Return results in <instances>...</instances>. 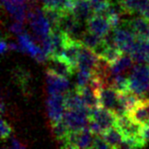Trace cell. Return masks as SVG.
<instances>
[{"label":"cell","mask_w":149,"mask_h":149,"mask_svg":"<svg viewBox=\"0 0 149 149\" xmlns=\"http://www.w3.org/2000/svg\"><path fill=\"white\" fill-rule=\"evenodd\" d=\"M130 91L141 96H146L149 91V65L138 63L129 74Z\"/></svg>","instance_id":"cell-1"},{"label":"cell","mask_w":149,"mask_h":149,"mask_svg":"<svg viewBox=\"0 0 149 149\" xmlns=\"http://www.w3.org/2000/svg\"><path fill=\"white\" fill-rule=\"evenodd\" d=\"M62 120L67 124L70 130H80L88 127L90 109L85 106L77 109H65Z\"/></svg>","instance_id":"cell-2"},{"label":"cell","mask_w":149,"mask_h":149,"mask_svg":"<svg viewBox=\"0 0 149 149\" xmlns=\"http://www.w3.org/2000/svg\"><path fill=\"white\" fill-rule=\"evenodd\" d=\"M112 32L117 46L124 53L130 55L137 40L135 34L125 25H124V26H117L116 29H113Z\"/></svg>","instance_id":"cell-3"},{"label":"cell","mask_w":149,"mask_h":149,"mask_svg":"<svg viewBox=\"0 0 149 149\" xmlns=\"http://www.w3.org/2000/svg\"><path fill=\"white\" fill-rule=\"evenodd\" d=\"M46 109L51 124L62 120L65 111L64 95L62 93L49 95L46 100Z\"/></svg>","instance_id":"cell-4"},{"label":"cell","mask_w":149,"mask_h":149,"mask_svg":"<svg viewBox=\"0 0 149 149\" xmlns=\"http://www.w3.org/2000/svg\"><path fill=\"white\" fill-rule=\"evenodd\" d=\"M82 46H83V44H82L80 40L69 36L67 41H66L63 53H62L61 56L77 70L78 65V58H79V54Z\"/></svg>","instance_id":"cell-5"},{"label":"cell","mask_w":149,"mask_h":149,"mask_svg":"<svg viewBox=\"0 0 149 149\" xmlns=\"http://www.w3.org/2000/svg\"><path fill=\"white\" fill-rule=\"evenodd\" d=\"M46 85H47L48 95H58L67 92L70 83L67 77H60L46 69Z\"/></svg>","instance_id":"cell-6"},{"label":"cell","mask_w":149,"mask_h":149,"mask_svg":"<svg viewBox=\"0 0 149 149\" xmlns=\"http://www.w3.org/2000/svg\"><path fill=\"white\" fill-rule=\"evenodd\" d=\"M47 69L60 77H69L77 71L69 62L62 57L50 56L47 60Z\"/></svg>","instance_id":"cell-7"},{"label":"cell","mask_w":149,"mask_h":149,"mask_svg":"<svg viewBox=\"0 0 149 149\" xmlns=\"http://www.w3.org/2000/svg\"><path fill=\"white\" fill-rule=\"evenodd\" d=\"M90 119L99 123L106 130L115 125L116 115L111 109L97 106L95 108L90 109Z\"/></svg>","instance_id":"cell-8"},{"label":"cell","mask_w":149,"mask_h":149,"mask_svg":"<svg viewBox=\"0 0 149 149\" xmlns=\"http://www.w3.org/2000/svg\"><path fill=\"white\" fill-rule=\"evenodd\" d=\"M86 23H87L88 30L99 35L101 37H105L106 35L111 32V24H109L108 18L102 14L93 13Z\"/></svg>","instance_id":"cell-9"},{"label":"cell","mask_w":149,"mask_h":149,"mask_svg":"<svg viewBox=\"0 0 149 149\" xmlns=\"http://www.w3.org/2000/svg\"><path fill=\"white\" fill-rule=\"evenodd\" d=\"M125 25L133 33L137 39L143 41H149V19L146 17H137L125 22Z\"/></svg>","instance_id":"cell-10"},{"label":"cell","mask_w":149,"mask_h":149,"mask_svg":"<svg viewBox=\"0 0 149 149\" xmlns=\"http://www.w3.org/2000/svg\"><path fill=\"white\" fill-rule=\"evenodd\" d=\"M58 29L74 39L82 34L80 33V21L73 13L62 14Z\"/></svg>","instance_id":"cell-11"},{"label":"cell","mask_w":149,"mask_h":149,"mask_svg":"<svg viewBox=\"0 0 149 149\" xmlns=\"http://www.w3.org/2000/svg\"><path fill=\"white\" fill-rule=\"evenodd\" d=\"M99 106L112 111L119 100V93L111 86H102L98 92Z\"/></svg>","instance_id":"cell-12"},{"label":"cell","mask_w":149,"mask_h":149,"mask_svg":"<svg viewBox=\"0 0 149 149\" xmlns=\"http://www.w3.org/2000/svg\"><path fill=\"white\" fill-rule=\"evenodd\" d=\"M99 57L93 52V50L90 49L83 45L80 50L79 58H78V69H89L93 71L98 63Z\"/></svg>","instance_id":"cell-13"},{"label":"cell","mask_w":149,"mask_h":149,"mask_svg":"<svg viewBox=\"0 0 149 149\" xmlns=\"http://www.w3.org/2000/svg\"><path fill=\"white\" fill-rule=\"evenodd\" d=\"M73 13L80 22H87L88 19L93 14L91 0H76Z\"/></svg>","instance_id":"cell-14"},{"label":"cell","mask_w":149,"mask_h":149,"mask_svg":"<svg viewBox=\"0 0 149 149\" xmlns=\"http://www.w3.org/2000/svg\"><path fill=\"white\" fill-rule=\"evenodd\" d=\"M149 5V0H120L119 6L122 13L133 14L135 13H142Z\"/></svg>","instance_id":"cell-15"},{"label":"cell","mask_w":149,"mask_h":149,"mask_svg":"<svg viewBox=\"0 0 149 149\" xmlns=\"http://www.w3.org/2000/svg\"><path fill=\"white\" fill-rule=\"evenodd\" d=\"M102 137L108 143L111 148H119L124 141V134L115 125L106 129L102 134Z\"/></svg>","instance_id":"cell-16"},{"label":"cell","mask_w":149,"mask_h":149,"mask_svg":"<svg viewBox=\"0 0 149 149\" xmlns=\"http://www.w3.org/2000/svg\"><path fill=\"white\" fill-rule=\"evenodd\" d=\"M64 105L65 109H77L85 107L82 97L77 88L68 90L64 93Z\"/></svg>","instance_id":"cell-17"},{"label":"cell","mask_w":149,"mask_h":149,"mask_svg":"<svg viewBox=\"0 0 149 149\" xmlns=\"http://www.w3.org/2000/svg\"><path fill=\"white\" fill-rule=\"evenodd\" d=\"M133 58L129 54L124 53L114 63L111 64V72L112 74H119L125 71H127L129 68L132 67Z\"/></svg>","instance_id":"cell-18"},{"label":"cell","mask_w":149,"mask_h":149,"mask_svg":"<svg viewBox=\"0 0 149 149\" xmlns=\"http://www.w3.org/2000/svg\"><path fill=\"white\" fill-rule=\"evenodd\" d=\"M147 42L143 41L140 39H137L134 48H133L130 56L132 57L133 61L137 63H143L146 62L147 58Z\"/></svg>","instance_id":"cell-19"},{"label":"cell","mask_w":149,"mask_h":149,"mask_svg":"<svg viewBox=\"0 0 149 149\" xmlns=\"http://www.w3.org/2000/svg\"><path fill=\"white\" fill-rule=\"evenodd\" d=\"M148 100L149 98L144 99L142 103L139 104L135 109H133L128 114L133 120L140 123L141 125H144L149 121V112L147 111V107H146V103Z\"/></svg>","instance_id":"cell-20"},{"label":"cell","mask_w":149,"mask_h":149,"mask_svg":"<svg viewBox=\"0 0 149 149\" xmlns=\"http://www.w3.org/2000/svg\"><path fill=\"white\" fill-rule=\"evenodd\" d=\"M79 40L82 42V44H83L86 47H88L92 50H95L97 46L100 45L102 42H103L104 37H101L99 35H97L87 29L85 32H83L80 35Z\"/></svg>","instance_id":"cell-21"},{"label":"cell","mask_w":149,"mask_h":149,"mask_svg":"<svg viewBox=\"0 0 149 149\" xmlns=\"http://www.w3.org/2000/svg\"><path fill=\"white\" fill-rule=\"evenodd\" d=\"M95 135L90 130L89 127L77 130V148H93Z\"/></svg>","instance_id":"cell-22"},{"label":"cell","mask_w":149,"mask_h":149,"mask_svg":"<svg viewBox=\"0 0 149 149\" xmlns=\"http://www.w3.org/2000/svg\"><path fill=\"white\" fill-rule=\"evenodd\" d=\"M124 52L121 50L118 46H107L102 52V54L99 56V58H103L109 64H112L122 56Z\"/></svg>","instance_id":"cell-23"},{"label":"cell","mask_w":149,"mask_h":149,"mask_svg":"<svg viewBox=\"0 0 149 149\" xmlns=\"http://www.w3.org/2000/svg\"><path fill=\"white\" fill-rule=\"evenodd\" d=\"M42 11L45 18L47 19L49 25L51 26V29H58L60 26V22L62 14L60 10H55V9H50V8H42Z\"/></svg>","instance_id":"cell-24"},{"label":"cell","mask_w":149,"mask_h":149,"mask_svg":"<svg viewBox=\"0 0 149 149\" xmlns=\"http://www.w3.org/2000/svg\"><path fill=\"white\" fill-rule=\"evenodd\" d=\"M51 128H52V133L58 142L65 139L67 137L68 133L70 132V128L63 120H61L58 122L51 124Z\"/></svg>","instance_id":"cell-25"},{"label":"cell","mask_w":149,"mask_h":149,"mask_svg":"<svg viewBox=\"0 0 149 149\" xmlns=\"http://www.w3.org/2000/svg\"><path fill=\"white\" fill-rule=\"evenodd\" d=\"M112 87L120 93H127L128 91H130L129 77H127L122 74H114Z\"/></svg>","instance_id":"cell-26"},{"label":"cell","mask_w":149,"mask_h":149,"mask_svg":"<svg viewBox=\"0 0 149 149\" xmlns=\"http://www.w3.org/2000/svg\"><path fill=\"white\" fill-rule=\"evenodd\" d=\"M93 13L104 15L111 6V0H91Z\"/></svg>","instance_id":"cell-27"},{"label":"cell","mask_w":149,"mask_h":149,"mask_svg":"<svg viewBox=\"0 0 149 149\" xmlns=\"http://www.w3.org/2000/svg\"><path fill=\"white\" fill-rule=\"evenodd\" d=\"M93 77V71L89 69H78L77 70V88H82L89 84Z\"/></svg>","instance_id":"cell-28"},{"label":"cell","mask_w":149,"mask_h":149,"mask_svg":"<svg viewBox=\"0 0 149 149\" xmlns=\"http://www.w3.org/2000/svg\"><path fill=\"white\" fill-rule=\"evenodd\" d=\"M88 127L90 130L92 131L93 135H102L103 132L105 131V129L99 123H97L96 121L92 120V119H90V121H89Z\"/></svg>","instance_id":"cell-29"},{"label":"cell","mask_w":149,"mask_h":149,"mask_svg":"<svg viewBox=\"0 0 149 149\" xmlns=\"http://www.w3.org/2000/svg\"><path fill=\"white\" fill-rule=\"evenodd\" d=\"M93 148H98V149H108L111 148L108 143L104 140L102 135H95V139H93Z\"/></svg>","instance_id":"cell-30"},{"label":"cell","mask_w":149,"mask_h":149,"mask_svg":"<svg viewBox=\"0 0 149 149\" xmlns=\"http://www.w3.org/2000/svg\"><path fill=\"white\" fill-rule=\"evenodd\" d=\"M11 133V127L4 119L1 120V138L2 140H6L9 138Z\"/></svg>","instance_id":"cell-31"},{"label":"cell","mask_w":149,"mask_h":149,"mask_svg":"<svg viewBox=\"0 0 149 149\" xmlns=\"http://www.w3.org/2000/svg\"><path fill=\"white\" fill-rule=\"evenodd\" d=\"M9 29L15 35H20V34L25 33V27L23 26V23H20V22L13 23V24L9 26Z\"/></svg>","instance_id":"cell-32"},{"label":"cell","mask_w":149,"mask_h":149,"mask_svg":"<svg viewBox=\"0 0 149 149\" xmlns=\"http://www.w3.org/2000/svg\"><path fill=\"white\" fill-rule=\"evenodd\" d=\"M141 136L146 142H149V121L144 125H143L142 131H141Z\"/></svg>","instance_id":"cell-33"},{"label":"cell","mask_w":149,"mask_h":149,"mask_svg":"<svg viewBox=\"0 0 149 149\" xmlns=\"http://www.w3.org/2000/svg\"><path fill=\"white\" fill-rule=\"evenodd\" d=\"M10 146L13 149H22V148L26 147L24 144H22L16 138H14V137L11 138V140H10Z\"/></svg>","instance_id":"cell-34"},{"label":"cell","mask_w":149,"mask_h":149,"mask_svg":"<svg viewBox=\"0 0 149 149\" xmlns=\"http://www.w3.org/2000/svg\"><path fill=\"white\" fill-rule=\"evenodd\" d=\"M8 49H10L9 48V44H8L7 42H5V40H3L1 41V45H0V50H1V53L2 54H5Z\"/></svg>","instance_id":"cell-35"},{"label":"cell","mask_w":149,"mask_h":149,"mask_svg":"<svg viewBox=\"0 0 149 149\" xmlns=\"http://www.w3.org/2000/svg\"><path fill=\"white\" fill-rule=\"evenodd\" d=\"M141 14H142L143 17H146V18L149 19V5L146 8V9H144V10H143Z\"/></svg>","instance_id":"cell-36"},{"label":"cell","mask_w":149,"mask_h":149,"mask_svg":"<svg viewBox=\"0 0 149 149\" xmlns=\"http://www.w3.org/2000/svg\"><path fill=\"white\" fill-rule=\"evenodd\" d=\"M146 63L149 65V41L147 42V58H146Z\"/></svg>","instance_id":"cell-37"}]
</instances>
